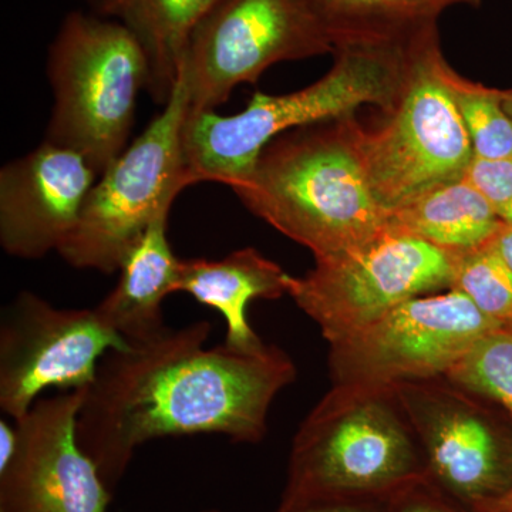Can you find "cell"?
<instances>
[{
	"mask_svg": "<svg viewBox=\"0 0 512 512\" xmlns=\"http://www.w3.org/2000/svg\"><path fill=\"white\" fill-rule=\"evenodd\" d=\"M212 325L198 320L154 339L113 350L86 389L77 437L113 490L148 441L221 434L258 443L275 397L295 380L284 350L265 345L207 348Z\"/></svg>",
	"mask_w": 512,
	"mask_h": 512,
	"instance_id": "1",
	"label": "cell"
},
{
	"mask_svg": "<svg viewBox=\"0 0 512 512\" xmlns=\"http://www.w3.org/2000/svg\"><path fill=\"white\" fill-rule=\"evenodd\" d=\"M360 127L353 114L282 134L232 191L315 261L355 251L387 229L363 163Z\"/></svg>",
	"mask_w": 512,
	"mask_h": 512,
	"instance_id": "2",
	"label": "cell"
},
{
	"mask_svg": "<svg viewBox=\"0 0 512 512\" xmlns=\"http://www.w3.org/2000/svg\"><path fill=\"white\" fill-rule=\"evenodd\" d=\"M409 46L338 47L329 72L301 90L279 96L255 93L247 109L234 116L188 111L183 148L192 180L234 190L282 134L353 116L363 106L379 107L383 113L392 109L406 80Z\"/></svg>",
	"mask_w": 512,
	"mask_h": 512,
	"instance_id": "3",
	"label": "cell"
},
{
	"mask_svg": "<svg viewBox=\"0 0 512 512\" xmlns=\"http://www.w3.org/2000/svg\"><path fill=\"white\" fill-rule=\"evenodd\" d=\"M393 389L335 384L293 439L284 500L404 493L424 480Z\"/></svg>",
	"mask_w": 512,
	"mask_h": 512,
	"instance_id": "4",
	"label": "cell"
},
{
	"mask_svg": "<svg viewBox=\"0 0 512 512\" xmlns=\"http://www.w3.org/2000/svg\"><path fill=\"white\" fill-rule=\"evenodd\" d=\"M47 74L55 107L45 141L82 154L100 177L127 148L150 77L146 52L123 23L73 12L50 47Z\"/></svg>",
	"mask_w": 512,
	"mask_h": 512,
	"instance_id": "5",
	"label": "cell"
},
{
	"mask_svg": "<svg viewBox=\"0 0 512 512\" xmlns=\"http://www.w3.org/2000/svg\"><path fill=\"white\" fill-rule=\"evenodd\" d=\"M439 28L410 43L402 92L382 126L360 127L370 187L384 211L466 177L474 150L446 80Z\"/></svg>",
	"mask_w": 512,
	"mask_h": 512,
	"instance_id": "6",
	"label": "cell"
},
{
	"mask_svg": "<svg viewBox=\"0 0 512 512\" xmlns=\"http://www.w3.org/2000/svg\"><path fill=\"white\" fill-rule=\"evenodd\" d=\"M188 111L190 94L180 72L163 113L106 168L87 195L76 227L57 251L67 264L106 275L119 271L128 249L151 222L195 184L183 148Z\"/></svg>",
	"mask_w": 512,
	"mask_h": 512,
	"instance_id": "7",
	"label": "cell"
},
{
	"mask_svg": "<svg viewBox=\"0 0 512 512\" xmlns=\"http://www.w3.org/2000/svg\"><path fill=\"white\" fill-rule=\"evenodd\" d=\"M501 326L454 289L416 296L330 345L332 380L387 390L447 376L478 340Z\"/></svg>",
	"mask_w": 512,
	"mask_h": 512,
	"instance_id": "8",
	"label": "cell"
},
{
	"mask_svg": "<svg viewBox=\"0 0 512 512\" xmlns=\"http://www.w3.org/2000/svg\"><path fill=\"white\" fill-rule=\"evenodd\" d=\"M451 276L450 254L386 229L355 251L316 261L306 275L289 276L288 295L333 345L400 303L450 289Z\"/></svg>",
	"mask_w": 512,
	"mask_h": 512,
	"instance_id": "9",
	"label": "cell"
},
{
	"mask_svg": "<svg viewBox=\"0 0 512 512\" xmlns=\"http://www.w3.org/2000/svg\"><path fill=\"white\" fill-rule=\"evenodd\" d=\"M335 52L305 0H220L192 33L183 66L191 111H214L276 63Z\"/></svg>",
	"mask_w": 512,
	"mask_h": 512,
	"instance_id": "10",
	"label": "cell"
},
{
	"mask_svg": "<svg viewBox=\"0 0 512 512\" xmlns=\"http://www.w3.org/2000/svg\"><path fill=\"white\" fill-rule=\"evenodd\" d=\"M130 346L96 309L57 308L20 292L0 318V409L22 419L49 389H84L101 360Z\"/></svg>",
	"mask_w": 512,
	"mask_h": 512,
	"instance_id": "11",
	"label": "cell"
},
{
	"mask_svg": "<svg viewBox=\"0 0 512 512\" xmlns=\"http://www.w3.org/2000/svg\"><path fill=\"white\" fill-rule=\"evenodd\" d=\"M86 389L37 400L15 421V451L0 468V512H107L109 487L77 437Z\"/></svg>",
	"mask_w": 512,
	"mask_h": 512,
	"instance_id": "12",
	"label": "cell"
},
{
	"mask_svg": "<svg viewBox=\"0 0 512 512\" xmlns=\"http://www.w3.org/2000/svg\"><path fill=\"white\" fill-rule=\"evenodd\" d=\"M99 174L70 148L43 141L0 171V244L6 254L40 259L72 234Z\"/></svg>",
	"mask_w": 512,
	"mask_h": 512,
	"instance_id": "13",
	"label": "cell"
},
{
	"mask_svg": "<svg viewBox=\"0 0 512 512\" xmlns=\"http://www.w3.org/2000/svg\"><path fill=\"white\" fill-rule=\"evenodd\" d=\"M431 380L402 383L393 392L426 447L431 471L474 510L503 493L512 476L494 430L467 402L463 387L446 389Z\"/></svg>",
	"mask_w": 512,
	"mask_h": 512,
	"instance_id": "14",
	"label": "cell"
},
{
	"mask_svg": "<svg viewBox=\"0 0 512 512\" xmlns=\"http://www.w3.org/2000/svg\"><path fill=\"white\" fill-rule=\"evenodd\" d=\"M289 276L258 249L242 248L222 259H181L175 292L188 293L220 313L227 323L228 346L256 350L265 343L249 325V303L288 295Z\"/></svg>",
	"mask_w": 512,
	"mask_h": 512,
	"instance_id": "15",
	"label": "cell"
},
{
	"mask_svg": "<svg viewBox=\"0 0 512 512\" xmlns=\"http://www.w3.org/2000/svg\"><path fill=\"white\" fill-rule=\"evenodd\" d=\"M168 215L170 210L161 212L128 249L116 288L94 306L104 323L131 345L167 329L163 302L175 293L181 262L168 241Z\"/></svg>",
	"mask_w": 512,
	"mask_h": 512,
	"instance_id": "16",
	"label": "cell"
},
{
	"mask_svg": "<svg viewBox=\"0 0 512 512\" xmlns=\"http://www.w3.org/2000/svg\"><path fill=\"white\" fill-rule=\"evenodd\" d=\"M503 221L470 178L448 181L386 211V227L447 252L490 242Z\"/></svg>",
	"mask_w": 512,
	"mask_h": 512,
	"instance_id": "17",
	"label": "cell"
},
{
	"mask_svg": "<svg viewBox=\"0 0 512 512\" xmlns=\"http://www.w3.org/2000/svg\"><path fill=\"white\" fill-rule=\"evenodd\" d=\"M220 0H103L100 12L137 37L146 52L147 90L158 104L173 93L192 33Z\"/></svg>",
	"mask_w": 512,
	"mask_h": 512,
	"instance_id": "18",
	"label": "cell"
},
{
	"mask_svg": "<svg viewBox=\"0 0 512 512\" xmlns=\"http://www.w3.org/2000/svg\"><path fill=\"white\" fill-rule=\"evenodd\" d=\"M333 47L407 45L439 28L440 16L454 6L481 0H305Z\"/></svg>",
	"mask_w": 512,
	"mask_h": 512,
	"instance_id": "19",
	"label": "cell"
},
{
	"mask_svg": "<svg viewBox=\"0 0 512 512\" xmlns=\"http://www.w3.org/2000/svg\"><path fill=\"white\" fill-rule=\"evenodd\" d=\"M446 80L466 127L474 156L480 160H512V120L504 109L501 90L460 76L448 64Z\"/></svg>",
	"mask_w": 512,
	"mask_h": 512,
	"instance_id": "20",
	"label": "cell"
},
{
	"mask_svg": "<svg viewBox=\"0 0 512 512\" xmlns=\"http://www.w3.org/2000/svg\"><path fill=\"white\" fill-rule=\"evenodd\" d=\"M450 289L466 295L488 318L505 326L512 320V268L494 239L468 251L450 254Z\"/></svg>",
	"mask_w": 512,
	"mask_h": 512,
	"instance_id": "21",
	"label": "cell"
},
{
	"mask_svg": "<svg viewBox=\"0 0 512 512\" xmlns=\"http://www.w3.org/2000/svg\"><path fill=\"white\" fill-rule=\"evenodd\" d=\"M446 377L467 392L490 397L512 416V330L501 326L487 333Z\"/></svg>",
	"mask_w": 512,
	"mask_h": 512,
	"instance_id": "22",
	"label": "cell"
},
{
	"mask_svg": "<svg viewBox=\"0 0 512 512\" xmlns=\"http://www.w3.org/2000/svg\"><path fill=\"white\" fill-rule=\"evenodd\" d=\"M467 177L487 198L500 220L512 225V160L474 158Z\"/></svg>",
	"mask_w": 512,
	"mask_h": 512,
	"instance_id": "23",
	"label": "cell"
},
{
	"mask_svg": "<svg viewBox=\"0 0 512 512\" xmlns=\"http://www.w3.org/2000/svg\"><path fill=\"white\" fill-rule=\"evenodd\" d=\"M360 497L284 500L278 512H377L372 505L357 501Z\"/></svg>",
	"mask_w": 512,
	"mask_h": 512,
	"instance_id": "24",
	"label": "cell"
},
{
	"mask_svg": "<svg viewBox=\"0 0 512 512\" xmlns=\"http://www.w3.org/2000/svg\"><path fill=\"white\" fill-rule=\"evenodd\" d=\"M16 441H18V433H16L15 424L10 426L5 420L0 421V468L5 467L12 458Z\"/></svg>",
	"mask_w": 512,
	"mask_h": 512,
	"instance_id": "25",
	"label": "cell"
},
{
	"mask_svg": "<svg viewBox=\"0 0 512 512\" xmlns=\"http://www.w3.org/2000/svg\"><path fill=\"white\" fill-rule=\"evenodd\" d=\"M397 512H458L450 505L440 503L433 498L416 497L410 498L406 503L400 505Z\"/></svg>",
	"mask_w": 512,
	"mask_h": 512,
	"instance_id": "26",
	"label": "cell"
},
{
	"mask_svg": "<svg viewBox=\"0 0 512 512\" xmlns=\"http://www.w3.org/2000/svg\"><path fill=\"white\" fill-rule=\"evenodd\" d=\"M476 512H512V480L503 493L497 495L493 500L478 505L474 508Z\"/></svg>",
	"mask_w": 512,
	"mask_h": 512,
	"instance_id": "27",
	"label": "cell"
},
{
	"mask_svg": "<svg viewBox=\"0 0 512 512\" xmlns=\"http://www.w3.org/2000/svg\"><path fill=\"white\" fill-rule=\"evenodd\" d=\"M494 244L512 268V225L505 224L503 221L494 237Z\"/></svg>",
	"mask_w": 512,
	"mask_h": 512,
	"instance_id": "28",
	"label": "cell"
},
{
	"mask_svg": "<svg viewBox=\"0 0 512 512\" xmlns=\"http://www.w3.org/2000/svg\"><path fill=\"white\" fill-rule=\"evenodd\" d=\"M501 96H503L504 109L507 111L508 116H510L512 120V89L501 90Z\"/></svg>",
	"mask_w": 512,
	"mask_h": 512,
	"instance_id": "29",
	"label": "cell"
},
{
	"mask_svg": "<svg viewBox=\"0 0 512 512\" xmlns=\"http://www.w3.org/2000/svg\"><path fill=\"white\" fill-rule=\"evenodd\" d=\"M505 328H508V329L512 330V320H511L510 323H507V325H505Z\"/></svg>",
	"mask_w": 512,
	"mask_h": 512,
	"instance_id": "30",
	"label": "cell"
},
{
	"mask_svg": "<svg viewBox=\"0 0 512 512\" xmlns=\"http://www.w3.org/2000/svg\"><path fill=\"white\" fill-rule=\"evenodd\" d=\"M205 512H217V511H205Z\"/></svg>",
	"mask_w": 512,
	"mask_h": 512,
	"instance_id": "31",
	"label": "cell"
}]
</instances>
